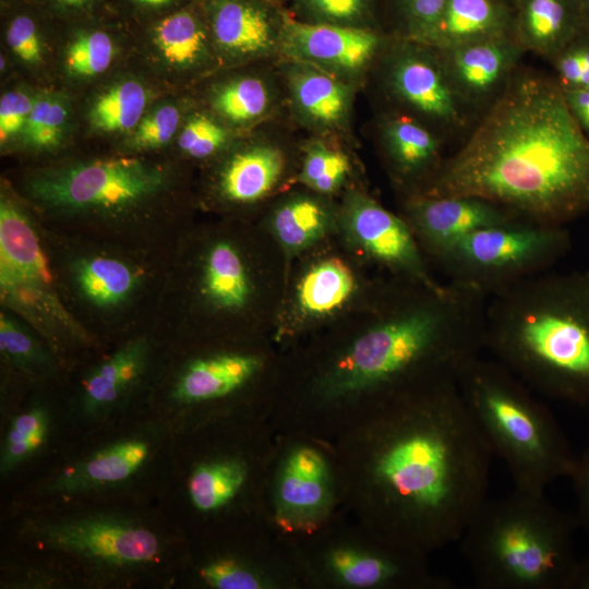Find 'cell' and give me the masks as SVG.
Instances as JSON below:
<instances>
[{
  "label": "cell",
  "mask_w": 589,
  "mask_h": 589,
  "mask_svg": "<svg viewBox=\"0 0 589 589\" xmlns=\"http://www.w3.org/2000/svg\"><path fill=\"white\" fill-rule=\"evenodd\" d=\"M418 194L476 196L527 221L565 226L589 212V136L555 80L513 75Z\"/></svg>",
  "instance_id": "6da1fadb"
},
{
  "label": "cell",
  "mask_w": 589,
  "mask_h": 589,
  "mask_svg": "<svg viewBox=\"0 0 589 589\" xmlns=\"http://www.w3.org/2000/svg\"><path fill=\"white\" fill-rule=\"evenodd\" d=\"M405 409L377 450L374 478L419 544H452L488 498L493 455L457 381L423 387Z\"/></svg>",
  "instance_id": "7a4b0ae2"
},
{
  "label": "cell",
  "mask_w": 589,
  "mask_h": 589,
  "mask_svg": "<svg viewBox=\"0 0 589 589\" xmlns=\"http://www.w3.org/2000/svg\"><path fill=\"white\" fill-rule=\"evenodd\" d=\"M485 348L532 390L589 405V272H544L488 299Z\"/></svg>",
  "instance_id": "3957f363"
},
{
  "label": "cell",
  "mask_w": 589,
  "mask_h": 589,
  "mask_svg": "<svg viewBox=\"0 0 589 589\" xmlns=\"http://www.w3.org/2000/svg\"><path fill=\"white\" fill-rule=\"evenodd\" d=\"M489 297L457 281L425 288L361 335L340 360L338 392L385 388L422 375L430 383L457 381L485 348Z\"/></svg>",
  "instance_id": "277c9868"
},
{
  "label": "cell",
  "mask_w": 589,
  "mask_h": 589,
  "mask_svg": "<svg viewBox=\"0 0 589 589\" xmlns=\"http://www.w3.org/2000/svg\"><path fill=\"white\" fill-rule=\"evenodd\" d=\"M577 526L544 492L514 488L486 498L459 541L480 588L569 589Z\"/></svg>",
  "instance_id": "5b68a950"
},
{
  "label": "cell",
  "mask_w": 589,
  "mask_h": 589,
  "mask_svg": "<svg viewBox=\"0 0 589 589\" xmlns=\"http://www.w3.org/2000/svg\"><path fill=\"white\" fill-rule=\"evenodd\" d=\"M457 385L464 404L490 448L507 467L514 488L544 492L569 478L576 456L550 409L498 361L467 364Z\"/></svg>",
  "instance_id": "8992f818"
},
{
  "label": "cell",
  "mask_w": 589,
  "mask_h": 589,
  "mask_svg": "<svg viewBox=\"0 0 589 589\" xmlns=\"http://www.w3.org/2000/svg\"><path fill=\"white\" fill-rule=\"evenodd\" d=\"M570 245L565 226L517 219L477 229L436 260L452 281L472 286L490 297L550 271Z\"/></svg>",
  "instance_id": "52a82bcc"
},
{
  "label": "cell",
  "mask_w": 589,
  "mask_h": 589,
  "mask_svg": "<svg viewBox=\"0 0 589 589\" xmlns=\"http://www.w3.org/2000/svg\"><path fill=\"white\" fill-rule=\"evenodd\" d=\"M0 289L7 302L37 322L81 334L58 297L33 225L17 206L3 197L0 203Z\"/></svg>",
  "instance_id": "ba28073f"
},
{
  "label": "cell",
  "mask_w": 589,
  "mask_h": 589,
  "mask_svg": "<svg viewBox=\"0 0 589 589\" xmlns=\"http://www.w3.org/2000/svg\"><path fill=\"white\" fill-rule=\"evenodd\" d=\"M161 170L135 158L79 164L36 179L33 195L50 207L119 209L135 205L164 185Z\"/></svg>",
  "instance_id": "9c48e42d"
},
{
  "label": "cell",
  "mask_w": 589,
  "mask_h": 589,
  "mask_svg": "<svg viewBox=\"0 0 589 589\" xmlns=\"http://www.w3.org/2000/svg\"><path fill=\"white\" fill-rule=\"evenodd\" d=\"M47 546L94 563L128 566L152 561L158 539L148 529L112 517H84L48 524L36 531Z\"/></svg>",
  "instance_id": "30bf717a"
},
{
  "label": "cell",
  "mask_w": 589,
  "mask_h": 589,
  "mask_svg": "<svg viewBox=\"0 0 589 589\" xmlns=\"http://www.w3.org/2000/svg\"><path fill=\"white\" fill-rule=\"evenodd\" d=\"M344 221L357 244L373 259L417 283L437 284L428 273L418 241L402 218L371 197L352 192L345 202Z\"/></svg>",
  "instance_id": "8fae6325"
},
{
  "label": "cell",
  "mask_w": 589,
  "mask_h": 589,
  "mask_svg": "<svg viewBox=\"0 0 589 589\" xmlns=\"http://www.w3.org/2000/svg\"><path fill=\"white\" fill-rule=\"evenodd\" d=\"M406 213L416 239L435 259L477 229L520 219L493 202L469 195L416 194L407 202Z\"/></svg>",
  "instance_id": "7c38bea8"
},
{
  "label": "cell",
  "mask_w": 589,
  "mask_h": 589,
  "mask_svg": "<svg viewBox=\"0 0 589 589\" xmlns=\"http://www.w3.org/2000/svg\"><path fill=\"white\" fill-rule=\"evenodd\" d=\"M280 39L284 51L299 63L341 74L362 71L375 56L381 43L377 34L370 29L297 21L285 22Z\"/></svg>",
  "instance_id": "4fadbf2b"
},
{
  "label": "cell",
  "mask_w": 589,
  "mask_h": 589,
  "mask_svg": "<svg viewBox=\"0 0 589 589\" xmlns=\"http://www.w3.org/2000/svg\"><path fill=\"white\" fill-rule=\"evenodd\" d=\"M389 65L388 83L394 95L417 113L455 127L462 123V103L454 92L436 53L410 40Z\"/></svg>",
  "instance_id": "5bb4252c"
},
{
  "label": "cell",
  "mask_w": 589,
  "mask_h": 589,
  "mask_svg": "<svg viewBox=\"0 0 589 589\" xmlns=\"http://www.w3.org/2000/svg\"><path fill=\"white\" fill-rule=\"evenodd\" d=\"M435 51L462 105H479L500 94L525 52L512 34Z\"/></svg>",
  "instance_id": "9a60e30c"
},
{
  "label": "cell",
  "mask_w": 589,
  "mask_h": 589,
  "mask_svg": "<svg viewBox=\"0 0 589 589\" xmlns=\"http://www.w3.org/2000/svg\"><path fill=\"white\" fill-rule=\"evenodd\" d=\"M513 10V37L550 61L586 32L581 0H517Z\"/></svg>",
  "instance_id": "2e32d148"
},
{
  "label": "cell",
  "mask_w": 589,
  "mask_h": 589,
  "mask_svg": "<svg viewBox=\"0 0 589 589\" xmlns=\"http://www.w3.org/2000/svg\"><path fill=\"white\" fill-rule=\"evenodd\" d=\"M211 24L218 47L235 57L266 56L277 41L267 10L249 0H213Z\"/></svg>",
  "instance_id": "e0dca14e"
},
{
  "label": "cell",
  "mask_w": 589,
  "mask_h": 589,
  "mask_svg": "<svg viewBox=\"0 0 589 589\" xmlns=\"http://www.w3.org/2000/svg\"><path fill=\"white\" fill-rule=\"evenodd\" d=\"M513 14L504 0H448L426 46L443 50L510 35Z\"/></svg>",
  "instance_id": "ac0fdd59"
},
{
  "label": "cell",
  "mask_w": 589,
  "mask_h": 589,
  "mask_svg": "<svg viewBox=\"0 0 589 589\" xmlns=\"http://www.w3.org/2000/svg\"><path fill=\"white\" fill-rule=\"evenodd\" d=\"M288 79L293 105L305 121L328 129L345 120L350 105V91L334 75L298 63L289 71Z\"/></svg>",
  "instance_id": "d6986e66"
},
{
  "label": "cell",
  "mask_w": 589,
  "mask_h": 589,
  "mask_svg": "<svg viewBox=\"0 0 589 589\" xmlns=\"http://www.w3.org/2000/svg\"><path fill=\"white\" fill-rule=\"evenodd\" d=\"M260 365L256 357L237 353L195 360L183 371L173 395L183 402L226 396L248 382Z\"/></svg>",
  "instance_id": "ffe728a7"
},
{
  "label": "cell",
  "mask_w": 589,
  "mask_h": 589,
  "mask_svg": "<svg viewBox=\"0 0 589 589\" xmlns=\"http://www.w3.org/2000/svg\"><path fill=\"white\" fill-rule=\"evenodd\" d=\"M148 444L127 440L108 446L62 472L51 484L56 492L74 493L122 481L145 461Z\"/></svg>",
  "instance_id": "44dd1931"
},
{
  "label": "cell",
  "mask_w": 589,
  "mask_h": 589,
  "mask_svg": "<svg viewBox=\"0 0 589 589\" xmlns=\"http://www.w3.org/2000/svg\"><path fill=\"white\" fill-rule=\"evenodd\" d=\"M387 156L395 170L404 178H418L440 169L438 139L419 121L408 116H393L382 128Z\"/></svg>",
  "instance_id": "7402d4cb"
},
{
  "label": "cell",
  "mask_w": 589,
  "mask_h": 589,
  "mask_svg": "<svg viewBox=\"0 0 589 589\" xmlns=\"http://www.w3.org/2000/svg\"><path fill=\"white\" fill-rule=\"evenodd\" d=\"M283 153L271 145H256L236 154L225 166L219 187L232 202L251 203L265 196L279 180Z\"/></svg>",
  "instance_id": "603a6c76"
},
{
  "label": "cell",
  "mask_w": 589,
  "mask_h": 589,
  "mask_svg": "<svg viewBox=\"0 0 589 589\" xmlns=\"http://www.w3.org/2000/svg\"><path fill=\"white\" fill-rule=\"evenodd\" d=\"M146 358L145 341L136 339L105 360L85 381L84 410L96 413L111 406L142 374Z\"/></svg>",
  "instance_id": "cb8c5ba5"
},
{
  "label": "cell",
  "mask_w": 589,
  "mask_h": 589,
  "mask_svg": "<svg viewBox=\"0 0 589 589\" xmlns=\"http://www.w3.org/2000/svg\"><path fill=\"white\" fill-rule=\"evenodd\" d=\"M327 467L314 449H297L288 458L279 483V502L291 516H304L318 510L326 498Z\"/></svg>",
  "instance_id": "d4e9b609"
},
{
  "label": "cell",
  "mask_w": 589,
  "mask_h": 589,
  "mask_svg": "<svg viewBox=\"0 0 589 589\" xmlns=\"http://www.w3.org/2000/svg\"><path fill=\"white\" fill-rule=\"evenodd\" d=\"M74 277L84 298L100 308L124 302L139 283V276L130 265L108 256L81 260L75 265Z\"/></svg>",
  "instance_id": "484cf974"
},
{
  "label": "cell",
  "mask_w": 589,
  "mask_h": 589,
  "mask_svg": "<svg viewBox=\"0 0 589 589\" xmlns=\"http://www.w3.org/2000/svg\"><path fill=\"white\" fill-rule=\"evenodd\" d=\"M353 290L351 271L339 260H326L303 276L298 288V303L309 315H323L340 308Z\"/></svg>",
  "instance_id": "4316f807"
},
{
  "label": "cell",
  "mask_w": 589,
  "mask_h": 589,
  "mask_svg": "<svg viewBox=\"0 0 589 589\" xmlns=\"http://www.w3.org/2000/svg\"><path fill=\"white\" fill-rule=\"evenodd\" d=\"M203 288L207 298L223 309H239L248 301L249 279L242 260L231 244L218 242L209 250Z\"/></svg>",
  "instance_id": "83f0119b"
},
{
  "label": "cell",
  "mask_w": 589,
  "mask_h": 589,
  "mask_svg": "<svg viewBox=\"0 0 589 589\" xmlns=\"http://www.w3.org/2000/svg\"><path fill=\"white\" fill-rule=\"evenodd\" d=\"M154 40L165 60L179 68L195 65L207 53L206 34L188 11L163 19L155 27Z\"/></svg>",
  "instance_id": "f1b7e54d"
},
{
  "label": "cell",
  "mask_w": 589,
  "mask_h": 589,
  "mask_svg": "<svg viewBox=\"0 0 589 589\" xmlns=\"http://www.w3.org/2000/svg\"><path fill=\"white\" fill-rule=\"evenodd\" d=\"M328 213L325 206L310 196H296L277 208L273 228L283 245L297 251L311 245L325 232Z\"/></svg>",
  "instance_id": "f546056e"
},
{
  "label": "cell",
  "mask_w": 589,
  "mask_h": 589,
  "mask_svg": "<svg viewBox=\"0 0 589 589\" xmlns=\"http://www.w3.org/2000/svg\"><path fill=\"white\" fill-rule=\"evenodd\" d=\"M329 563L347 585L368 588L392 584L408 575V566L398 557L385 553L337 550Z\"/></svg>",
  "instance_id": "4dcf8cb0"
},
{
  "label": "cell",
  "mask_w": 589,
  "mask_h": 589,
  "mask_svg": "<svg viewBox=\"0 0 589 589\" xmlns=\"http://www.w3.org/2000/svg\"><path fill=\"white\" fill-rule=\"evenodd\" d=\"M147 103L144 86L133 80L113 85L93 104L89 119L95 129L105 132L127 131L135 128Z\"/></svg>",
  "instance_id": "1f68e13d"
},
{
  "label": "cell",
  "mask_w": 589,
  "mask_h": 589,
  "mask_svg": "<svg viewBox=\"0 0 589 589\" xmlns=\"http://www.w3.org/2000/svg\"><path fill=\"white\" fill-rule=\"evenodd\" d=\"M245 480V469L238 461H217L197 467L189 480L194 506L204 512L229 502Z\"/></svg>",
  "instance_id": "d6a6232c"
},
{
  "label": "cell",
  "mask_w": 589,
  "mask_h": 589,
  "mask_svg": "<svg viewBox=\"0 0 589 589\" xmlns=\"http://www.w3.org/2000/svg\"><path fill=\"white\" fill-rule=\"evenodd\" d=\"M214 109L233 123L254 121L268 110L271 92L257 77L245 76L219 85L212 95Z\"/></svg>",
  "instance_id": "836d02e7"
},
{
  "label": "cell",
  "mask_w": 589,
  "mask_h": 589,
  "mask_svg": "<svg viewBox=\"0 0 589 589\" xmlns=\"http://www.w3.org/2000/svg\"><path fill=\"white\" fill-rule=\"evenodd\" d=\"M48 417L43 409H31L14 417L1 450V472L7 473L34 454L45 442Z\"/></svg>",
  "instance_id": "e575fe53"
},
{
  "label": "cell",
  "mask_w": 589,
  "mask_h": 589,
  "mask_svg": "<svg viewBox=\"0 0 589 589\" xmlns=\"http://www.w3.org/2000/svg\"><path fill=\"white\" fill-rule=\"evenodd\" d=\"M350 170L348 157L322 142H313L305 149L300 180L321 193L337 190Z\"/></svg>",
  "instance_id": "d590c367"
},
{
  "label": "cell",
  "mask_w": 589,
  "mask_h": 589,
  "mask_svg": "<svg viewBox=\"0 0 589 589\" xmlns=\"http://www.w3.org/2000/svg\"><path fill=\"white\" fill-rule=\"evenodd\" d=\"M115 46L103 32L84 33L75 37L64 55L67 70L74 76H94L111 64Z\"/></svg>",
  "instance_id": "8d00e7d4"
},
{
  "label": "cell",
  "mask_w": 589,
  "mask_h": 589,
  "mask_svg": "<svg viewBox=\"0 0 589 589\" xmlns=\"http://www.w3.org/2000/svg\"><path fill=\"white\" fill-rule=\"evenodd\" d=\"M67 117L68 109L57 97L36 99L22 131L24 140L37 148L57 146L62 137Z\"/></svg>",
  "instance_id": "74e56055"
},
{
  "label": "cell",
  "mask_w": 589,
  "mask_h": 589,
  "mask_svg": "<svg viewBox=\"0 0 589 589\" xmlns=\"http://www.w3.org/2000/svg\"><path fill=\"white\" fill-rule=\"evenodd\" d=\"M556 82L563 91L589 86V32L566 45L552 60Z\"/></svg>",
  "instance_id": "f35d334b"
},
{
  "label": "cell",
  "mask_w": 589,
  "mask_h": 589,
  "mask_svg": "<svg viewBox=\"0 0 589 589\" xmlns=\"http://www.w3.org/2000/svg\"><path fill=\"white\" fill-rule=\"evenodd\" d=\"M227 140L223 125L207 115L196 113L183 127L178 143L189 156L204 158L224 147Z\"/></svg>",
  "instance_id": "ab89813d"
},
{
  "label": "cell",
  "mask_w": 589,
  "mask_h": 589,
  "mask_svg": "<svg viewBox=\"0 0 589 589\" xmlns=\"http://www.w3.org/2000/svg\"><path fill=\"white\" fill-rule=\"evenodd\" d=\"M180 121V112L173 105H163L144 116L131 137L136 148H154L165 145L175 135Z\"/></svg>",
  "instance_id": "60d3db41"
},
{
  "label": "cell",
  "mask_w": 589,
  "mask_h": 589,
  "mask_svg": "<svg viewBox=\"0 0 589 589\" xmlns=\"http://www.w3.org/2000/svg\"><path fill=\"white\" fill-rule=\"evenodd\" d=\"M448 0H398L409 40L428 45Z\"/></svg>",
  "instance_id": "b9f144b4"
},
{
  "label": "cell",
  "mask_w": 589,
  "mask_h": 589,
  "mask_svg": "<svg viewBox=\"0 0 589 589\" xmlns=\"http://www.w3.org/2000/svg\"><path fill=\"white\" fill-rule=\"evenodd\" d=\"M0 349L15 364L35 366L46 358L31 335L9 315L0 316Z\"/></svg>",
  "instance_id": "7bdbcfd3"
},
{
  "label": "cell",
  "mask_w": 589,
  "mask_h": 589,
  "mask_svg": "<svg viewBox=\"0 0 589 589\" xmlns=\"http://www.w3.org/2000/svg\"><path fill=\"white\" fill-rule=\"evenodd\" d=\"M201 576L213 588L218 589H257L260 579L231 560H219L205 566Z\"/></svg>",
  "instance_id": "ee69618b"
},
{
  "label": "cell",
  "mask_w": 589,
  "mask_h": 589,
  "mask_svg": "<svg viewBox=\"0 0 589 589\" xmlns=\"http://www.w3.org/2000/svg\"><path fill=\"white\" fill-rule=\"evenodd\" d=\"M11 50L23 61L38 63L41 60V44L34 21L26 15L13 19L7 31Z\"/></svg>",
  "instance_id": "f6af8a7d"
},
{
  "label": "cell",
  "mask_w": 589,
  "mask_h": 589,
  "mask_svg": "<svg viewBox=\"0 0 589 589\" xmlns=\"http://www.w3.org/2000/svg\"><path fill=\"white\" fill-rule=\"evenodd\" d=\"M34 101L22 92H9L0 99V141L3 144L12 135L22 132Z\"/></svg>",
  "instance_id": "bcb514c9"
},
{
  "label": "cell",
  "mask_w": 589,
  "mask_h": 589,
  "mask_svg": "<svg viewBox=\"0 0 589 589\" xmlns=\"http://www.w3.org/2000/svg\"><path fill=\"white\" fill-rule=\"evenodd\" d=\"M306 8L327 23L348 25L366 12L368 0H303Z\"/></svg>",
  "instance_id": "7dc6e473"
},
{
  "label": "cell",
  "mask_w": 589,
  "mask_h": 589,
  "mask_svg": "<svg viewBox=\"0 0 589 589\" xmlns=\"http://www.w3.org/2000/svg\"><path fill=\"white\" fill-rule=\"evenodd\" d=\"M576 497V521L589 532V442L579 456H576L569 476Z\"/></svg>",
  "instance_id": "c3c4849f"
},
{
  "label": "cell",
  "mask_w": 589,
  "mask_h": 589,
  "mask_svg": "<svg viewBox=\"0 0 589 589\" xmlns=\"http://www.w3.org/2000/svg\"><path fill=\"white\" fill-rule=\"evenodd\" d=\"M563 93L574 119L589 136V86L579 89L563 91Z\"/></svg>",
  "instance_id": "681fc988"
},
{
  "label": "cell",
  "mask_w": 589,
  "mask_h": 589,
  "mask_svg": "<svg viewBox=\"0 0 589 589\" xmlns=\"http://www.w3.org/2000/svg\"><path fill=\"white\" fill-rule=\"evenodd\" d=\"M569 589H589V553L577 560Z\"/></svg>",
  "instance_id": "f907efd6"
},
{
  "label": "cell",
  "mask_w": 589,
  "mask_h": 589,
  "mask_svg": "<svg viewBox=\"0 0 589 589\" xmlns=\"http://www.w3.org/2000/svg\"><path fill=\"white\" fill-rule=\"evenodd\" d=\"M139 3L149 5V7H164L167 5L175 0H135Z\"/></svg>",
  "instance_id": "816d5d0a"
},
{
  "label": "cell",
  "mask_w": 589,
  "mask_h": 589,
  "mask_svg": "<svg viewBox=\"0 0 589 589\" xmlns=\"http://www.w3.org/2000/svg\"><path fill=\"white\" fill-rule=\"evenodd\" d=\"M586 32H589V0H581Z\"/></svg>",
  "instance_id": "f5cc1de1"
},
{
  "label": "cell",
  "mask_w": 589,
  "mask_h": 589,
  "mask_svg": "<svg viewBox=\"0 0 589 589\" xmlns=\"http://www.w3.org/2000/svg\"><path fill=\"white\" fill-rule=\"evenodd\" d=\"M58 1L64 5L79 7V5L84 4L87 0H58Z\"/></svg>",
  "instance_id": "db71d44e"
},
{
  "label": "cell",
  "mask_w": 589,
  "mask_h": 589,
  "mask_svg": "<svg viewBox=\"0 0 589 589\" xmlns=\"http://www.w3.org/2000/svg\"><path fill=\"white\" fill-rule=\"evenodd\" d=\"M504 1L507 2L513 8H514L515 3L517 2V0H504Z\"/></svg>",
  "instance_id": "11a10c76"
}]
</instances>
